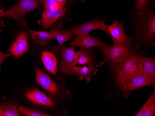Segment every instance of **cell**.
I'll list each match as a JSON object with an SVG mask.
<instances>
[{
	"mask_svg": "<svg viewBox=\"0 0 155 116\" xmlns=\"http://www.w3.org/2000/svg\"><path fill=\"white\" fill-rule=\"evenodd\" d=\"M150 0H136L135 5V8L137 10H140L144 8L147 6Z\"/></svg>",
	"mask_w": 155,
	"mask_h": 116,
	"instance_id": "cell-24",
	"label": "cell"
},
{
	"mask_svg": "<svg viewBox=\"0 0 155 116\" xmlns=\"http://www.w3.org/2000/svg\"><path fill=\"white\" fill-rule=\"evenodd\" d=\"M29 50L28 38L25 32H22L17 37L8 52L15 58H19L27 53Z\"/></svg>",
	"mask_w": 155,
	"mask_h": 116,
	"instance_id": "cell-13",
	"label": "cell"
},
{
	"mask_svg": "<svg viewBox=\"0 0 155 116\" xmlns=\"http://www.w3.org/2000/svg\"><path fill=\"white\" fill-rule=\"evenodd\" d=\"M41 58L46 70L53 75L57 74L58 62L55 55L51 52L45 51L42 53Z\"/></svg>",
	"mask_w": 155,
	"mask_h": 116,
	"instance_id": "cell-15",
	"label": "cell"
},
{
	"mask_svg": "<svg viewBox=\"0 0 155 116\" xmlns=\"http://www.w3.org/2000/svg\"><path fill=\"white\" fill-rule=\"evenodd\" d=\"M71 45L75 47H81L86 48L93 47H101L108 45L107 44L104 43L94 36L90 35L89 33L75 34L74 39L71 42Z\"/></svg>",
	"mask_w": 155,
	"mask_h": 116,
	"instance_id": "cell-11",
	"label": "cell"
},
{
	"mask_svg": "<svg viewBox=\"0 0 155 116\" xmlns=\"http://www.w3.org/2000/svg\"><path fill=\"white\" fill-rule=\"evenodd\" d=\"M74 46L70 47L63 46L61 51V63L60 70L63 73L74 75V69L76 65L75 63V52Z\"/></svg>",
	"mask_w": 155,
	"mask_h": 116,
	"instance_id": "cell-6",
	"label": "cell"
},
{
	"mask_svg": "<svg viewBox=\"0 0 155 116\" xmlns=\"http://www.w3.org/2000/svg\"><path fill=\"white\" fill-rule=\"evenodd\" d=\"M39 2L43 5L44 9H54L64 8L61 7L55 0H39Z\"/></svg>",
	"mask_w": 155,
	"mask_h": 116,
	"instance_id": "cell-23",
	"label": "cell"
},
{
	"mask_svg": "<svg viewBox=\"0 0 155 116\" xmlns=\"http://www.w3.org/2000/svg\"><path fill=\"white\" fill-rule=\"evenodd\" d=\"M39 0H19L11 8L4 12L3 17L11 18L20 25H26L25 16L36 9Z\"/></svg>",
	"mask_w": 155,
	"mask_h": 116,
	"instance_id": "cell-2",
	"label": "cell"
},
{
	"mask_svg": "<svg viewBox=\"0 0 155 116\" xmlns=\"http://www.w3.org/2000/svg\"><path fill=\"white\" fill-rule=\"evenodd\" d=\"M0 10H2L1 8V7H0Z\"/></svg>",
	"mask_w": 155,
	"mask_h": 116,
	"instance_id": "cell-28",
	"label": "cell"
},
{
	"mask_svg": "<svg viewBox=\"0 0 155 116\" xmlns=\"http://www.w3.org/2000/svg\"><path fill=\"white\" fill-rule=\"evenodd\" d=\"M67 8H64L57 9H44L41 21L42 28H48L54 25L60 18L64 16Z\"/></svg>",
	"mask_w": 155,
	"mask_h": 116,
	"instance_id": "cell-12",
	"label": "cell"
},
{
	"mask_svg": "<svg viewBox=\"0 0 155 116\" xmlns=\"http://www.w3.org/2000/svg\"><path fill=\"white\" fill-rule=\"evenodd\" d=\"M137 53L131 48L128 56L118 64L110 65L114 72L118 85L132 74L140 71L137 64Z\"/></svg>",
	"mask_w": 155,
	"mask_h": 116,
	"instance_id": "cell-1",
	"label": "cell"
},
{
	"mask_svg": "<svg viewBox=\"0 0 155 116\" xmlns=\"http://www.w3.org/2000/svg\"><path fill=\"white\" fill-rule=\"evenodd\" d=\"M19 112L26 116H50V114L36 110L34 109L28 108V107L20 105L18 108Z\"/></svg>",
	"mask_w": 155,
	"mask_h": 116,
	"instance_id": "cell-22",
	"label": "cell"
},
{
	"mask_svg": "<svg viewBox=\"0 0 155 116\" xmlns=\"http://www.w3.org/2000/svg\"><path fill=\"white\" fill-rule=\"evenodd\" d=\"M101 65H84L83 67L79 66L74 67V74H76L79 76V80H83L85 78L87 81H90L91 78L93 74H95L97 71V67Z\"/></svg>",
	"mask_w": 155,
	"mask_h": 116,
	"instance_id": "cell-17",
	"label": "cell"
},
{
	"mask_svg": "<svg viewBox=\"0 0 155 116\" xmlns=\"http://www.w3.org/2000/svg\"><path fill=\"white\" fill-rule=\"evenodd\" d=\"M149 86H151L149 80L141 72L139 71L128 78L119 86L124 96L128 98L135 90Z\"/></svg>",
	"mask_w": 155,
	"mask_h": 116,
	"instance_id": "cell-3",
	"label": "cell"
},
{
	"mask_svg": "<svg viewBox=\"0 0 155 116\" xmlns=\"http://www.w3.org/2000/svg\"><path fill=\"white\" fill-rule=\"evenodd\" d=\"M4 12L5 11L4 10H0V19L2 18V17H3V15H4Z\"/></svg>",
	"mask_w": 155,
	"mask_h": 116,
	"instance_id": "cell-27",
	"label": "cell"
},
{
	"mask_svg": "<svg viewBox=\"0 0 155 116\" xmlns=\"http://www.w3.org/2000/svg\"><path fill=\"white\" fill-rule=\"evenodd\" d=\"M17 105L11 103L0 104V116H21Z\"/></svg>",
	"mask_w": 155,
	"mask_h": 116,
	"instance_id": "cell-21",
	"label": "cell"
},
{
	"mask_svg": "<svg viewBox=\"0 0 155 116\" xmlns=\"http://www.w3.org/2000/svg\"><path fill=\"white\" fill-rule=\"evenodd\" d=\"M75 63L76 65L83 66L95 65L89 51L86 48H81L78 52L75 53Z\"/></svg>",
	"mask_w": 155,
	"mask_h": 116,
	"instance_id": "cell-20",
	"label": "cell"
},
{
	"mask_svg": "<svg viewBox=\"0 0 155 116\" xmlns=\"http://www.w3.org/2000/svg\"><path fill=\"white\" fill-rule=\"evenodd\" d=\"M50 33L57 39L59 49H61L66 42L74 36V33L72 30L65 29L62 26L51 29Z\"/></svg>",
	"mask_w": 155,
	"mask_h": 116,
	"instance_id": "cell-16",
	"label": "cell"
},
{
	"mask_svg": "<svg viewBox=\"0 0 155 116\" xmlns=\"http://www.w3.org/2000/svg\"><path fill=\"white\" fill-rule=\"evenodd\" d=\"M35 73L36 75L35 81L38 84L54 96L59 94V86L48 74L39 68H35Z\"/></svg>",
	"mask_w": 155,
	"mask_h": 116,
	"instance_id": "cell-10",
	"label": "cell"
},
{
	"mask_svg": "<svg viewBox=\"0 0 155 116\" xmlns=\"http://www.w3.org/2000/svg\"><path fill=\"white\" fill-rule=\"evenodd\" d=\"M137 64L139 71L150 81L151 86H155V59L137 54Z\"/></svg>",
	"mask_w": 155,
	"mask_h": 116,
	"instance_id": "cell-9",
	"label": "cell"
},
{
	"mask_svg": "<svg viewBox=\"0 0 155 116\" xmlns=\"http://www.w3.org/2000/svg\"><path fill=\"white\" fill-rule=\"evenodd\" d=\"M12 55L10 53H7L6 54H4L2 52L0 51V72H1V67L2 64L4 62L5 59L7 58H9Z\"/></svg>",
	"mask_w": 155,
	"mask_h": 116,
	"instance_id": "cell-25",
	"label": "cell"
},
{
	"mask_svg": "<svg viewBox=\"0 0 155 116\" xmlns=\"http://www.w3.org/2000/svg\"><path fill=\"white\" fill-rule=\"evenodd\" d=\"M55 1L58 2L61 7H64V4H65L66 0H55Z\"/></svg>",
	"mask_w": 155,
	"mask_h": 116,
	"instance_id": "cell-26",
	"label": "cell"
},
{
	"mask_svg": "<svg viewBox=\"0 0 155 116\" xmlns=\"http://www.w3.org/2000/svg\"><path fill=\"white\" fill-rule=\"evenodd\" d=\"M26 96L29 101L38 105L48 107H55V103L52 99L39 89H35L27 92Z\"/></svg>",
	"mask_w": 155,
	"mask_h": 116,
	"instance_id": "cell-14",
	"label": "cell"
},
{
	"mask_svg": "<svg viewBox=\"0 0 155 116\" xmlns=\"http://www.w3.org/2000/svg\"><path fill=\"white\" fill-rule=\"evenodd\" d=\"M148 14L140 20L139 28L137 31H139L140 35H143L144 39L153 41L155 36V15L152 12Z\"/></svg>",
	"mask_w": 155,
	"mask_h": 116,
	"instance_id": "cell-8",
	"label": "cell"
},
{
	"mask_svg": "<svg viewBox=\"0 0 155 116\" xmlns=\"http://www.w3.org/2000/svg\"><path fill=\"white\" fill-rule=\"evenodd\" d=\"M71 30L75 34H86L94 30H101L110 36L107 26L105 24V21L104 20L100 19L91 20L78 26L73 27Z\"/></svg>",
	"mask_w": 155,
	"mask_h": 116,
	"instance_id": "cell-7",
	"label": "cell"
},
{
	"mask_svg": "<svg viewBox=\"0 0 155 116\" xmlns=\"http://www.w3.org/2000/svg\"><path fill=\"white\" fill-rule=\"evenodd\" d=\"M105 60L110 64L120 63L128 56L132 47L122 46L113 45L111 46L100 47Z\"/></svg>",
	"mask_w": 155,
	"mask_h": 116,
	"instance_id": "cell-4",
	"label": "cell"
},
{
	"mask_svg": "<svg viewBox=\"0 0 155 116\" xmlns=\"http://www.w3.org/2000/svg\"><path fill=\"white\" fill-rule=\"evenodd\" d=\"M135 116H155V88L149 98L146 101L141 109L137 113Z\"/></svg>",
	"mask_w": 155,
	"mask_h": 116,
	"instance_id": "cell-19",
	"label": "cell"
},
{
	"mask_svg": "<svg viewBox=\"0 0 155 116\" xmlns=\"http://www.w3.org/2000/svg\"><path fill=\"white\" fill-rule=\"evenodd\" d=\"M107 28L110 37L114 41L113 45L131 47L132 39L126 35L122 23L115 19L112 24L107 26Z\"/></svg>",
	"mask_w": 155,
	"mask_h": 116,
	"instance_id": "cell-5",
	"label": "cell"
},
{
	"mask_svg": "<svg viewBox=\"0 0 155 116\" xmlns=\"http://www.w3.org/2000/svg\"><path fill=\"white\" fill-rule=\"evenodd\" d=\"M29 32L34 42L40 45H46L55 39L50 32L29 30Z\"/></svg>",
	"mask_w": 155,
	"mask_h": 116,
	"instance_id": "cell-18",
	"label": "cell"
}]
</instances>
